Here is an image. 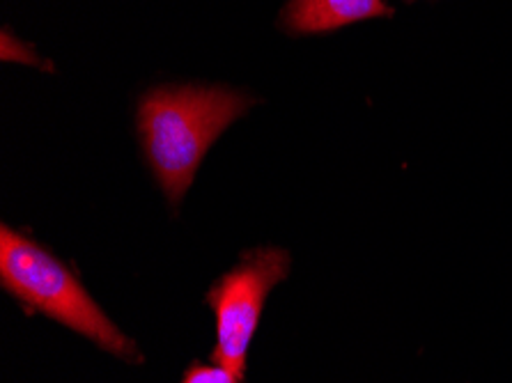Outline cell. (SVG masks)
Here are the masks:
<instances>
[{
	"label": "cell",
	"instance_id": "obj_1",
	"mask_svg": "<svg viewBox=\"0 0 512 383\" xmlns=\"http://www.w3.org/2000/svg\"><path fill=\"white\" fill-rule=\"evenodd\" d=\"M253 106L248 92L228 85H154L143 92L136 106L138 140L170 205L180 207L209 147Z\"/></svg>",
	"mask_w": 512,
	"mask_h": 383
},
{
	"label": "cell",
	"instance_id": "obj_2",
	"mask_svg": "<svg viewBox=\"0 0 512 383\" xmlns=\"http://www.w3.org/2000/svg\"><path fill=\"white\" fill-rule=\"evenodd\" d=\"M0 287L28 312H42L115 358L143 361L136 342L97 306L69 264L7 223L0 225Z\"/></svg>",
	"mask_w": 512,
	"mask_h": 383
},
{
	"label": "cell",
	"instance_id": "obj_3",
	"mask_svg": "<svg viewBox=\"0 0 512 383\" xmlns=\"http://www.w3.org/2000/svg\"><path fill=\"white\" fill-rule=\"evenodd\" d=\"M292 255L283 248L262 246L246 250L228 273L214 280L205 296L216 317L212 361L246 377L248 347L260 326L262 310L276 285L290 276Z\"/></svg>",
	"mask_w": 512,
	"mask_h": 383
},
{
	"label": "cell",
	"instance_id": "obj_4",
	"mask_svg": "<svg viewBox=\"0 0 512 383\" xmlns=\"http://www.w3.org/2000/svg\"><path fill=\"white\" fill-rule=\"evenodd\" d=\"M386 0H287L278 17L287 35H324L352 26V23L393 17Z\"/></svg>",
	"mask_w": 512,
	"mask_h": 383
},
{
	"label": "cell",
	"instance_id": "obj_5",
	"mask_svg": "<svg viewBox=\"0 0 512 383\" xmlns=\"http://www.w3.org/2000/svg\"><path fill=\"white\" fill-rule=\"evenodd\" d=\"M180 383H244L237 372H232L230 367L221 363H191L182 374Z\"/></svg>",
	"mask_w": 512,
	"mask_h": 383
},
{
	"label": "cell",
	"instance_id": "obj_6",
	"mask_svg": "<svg viewBox=\"0 0 512 383\" xmlns=\"http://www.w3.org/2000/svg\"><path fill=\"white\" fill-rule=\"evenodd\" d=\"M407 3H411V0H407Z\"/></svg>",
	"mask_w": 512,
	"mask_h": 383
}]
</instances>
